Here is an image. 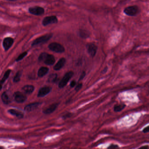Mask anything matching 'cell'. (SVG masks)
<instances>
[{"label": "cell", "mask_w": 149, "mask_h": 149, "mask_svg": "<svg viewBox=\"0 0 149 149\" xmlns=\"http://www.w3.org/2000/svg\"><path fill=\"white\" fill-rule=\"evenodd\" d=\"M38 59L39 61H43L47 65H53L56 61L53 55L48 54L46 52L41 53Z\"/></svg>", "instance_id": "6da1fadb"}, {"label": "cell", "mask_w": 149, "mask_h": 149, "mask_svg": "<svg viewBox=\"0 0 149 149\" xmlns=\"http://www.w3.org/2000/svg\"><path fill=\"white\" fill-rule=\"evenodd\" d=\"M52 36L53 35H52V33H48V34L41 36L33 40L32 43V46H34L37 45L39 44L44 43H46L52 37Z\"/></svg>", "instance_id": "7a4b0ae2"}, {"label": "cell", "mask_w": 149, "mask_h": 149, "mask_svg": "<svg viewBox=\"0 0 149 149\" xmlns=\"http://www.w3.org/2000/svg\"><path fill=\"white\" fill-rule=\"evenodd\" d=\"M48 47L51 50L57 53H62L65 51V48L63 46L56 42L51 43Z\"/></svg>", "instance_id": "3957f363"}, {"label": "cell", "mask_w": 149, "mask_h": 149, "mask_svg": "<svg viewBox=\"0 0 149 149\" xmlns=\"http://www.w3.org/2000/svg\"><path fill=\"white\" fill-rule=\"evenodd\" d=\"M74 75V72L73 71H69L67 72L64 77H63L61 81L59 83V87L61 88H64L68 84V82L70 81L71 77Z\"/></svg>", "instance_id": "277c9868"}, {"label": "cell", "mask_w": 149, "mask_h": 149, "mask_svg": "<svg viewBox=\"0 0 149 149\" xmlns=\"http://www.w3.org/2000/svg\"><path fill=\"white\" fill-rule=\"evenodd\" d=\"M125 13L128 16H134L139 12V8L137 6L127 7L124 10Z\"/></svg>", "instance_id": "5b68a950"}, {"label": "cell", "mask_w": 149, "mask_h": 149, "mask_svg": "<svg viewBox=\"0 0 149 149\" xmlns=\"http://www.w3.org/2000/svg\"><path fill=\"white\" fill-rule=\"evenodd\" d=\"M28 11L31 14L37 15V16L42 15L45 12L44 8H43L42 7L38 6L29 8Z\"/></svg>", "instance_id": "8992f818"}, {"label": "cell", "mask_w": 149, "mask_h": 149, "mask_svg": "<svg viewBox=\"0 0 149 149\" xmlns=\"http://www.w3.org/2000/svg\"><path fill=\"white\" fill-rule=\"evenodd\" d=\"M58 22V19L56 16H46L44 18L42 21V24L43 26H46L50 24H55Z\"/></svg>", "instance_id": "52a82bcc"}, {"label": "cell", "mask_w": 149, "mask_h": 149, "mask_svg": "<svg viewBox=\"0 0 149 149\" xmlns=\"http://www.w3.org/2000/svg\"><path fill=\"white\" fill-rule=\"evenodd\" d=\"M14 40L10 37L5 38L3 41V46L5 51H8L13 44Z\"/></svg>", "instance_id": "ba28073f"}, {"label": "cell", "mask_w": 149, "mask_h": 149, "mask_svg": "<svg viewBox=\"0 0 149 149\" xmlns=\"http://www.w3.org/2000/svg\"><path fill=\"white\" fill-rule=\"evenodd\" d=\"M14 100L19 103H21L26 101L27 98L25 95L19 92H16L14 94Z\"/></svg>", "instance_id": "9c48e42d"}, {"label": "cell", "mask_w": 149, "mask_h": 149, "mask_svg": "<svg viewBox=\"0 0 149 149\" xmlns=\"http://www.w3.org/2000/svg\"><path fill=\"white\" fill-rule=\"evenodd\" d=\"M88 52L89 54L91 57H94L96 55L97 50V46L94 43H90L88 46L87 47Z\"/></svg>", "instance_id": "30bf717a"}, {"label": "cell", "mask_w": 149, "mask_h": 149, "mask_svg": "<svg viewBox=\"0 0 149 149\" xmlns=\"http://www.w3.org/2000/svg\"><path fill=\"white\" fill-rule=\"evenodd\" d=\"M51 88L50 87H44L41 88L38 94V97H43L46 96L51 92Z\"/></svg>", "instance_id": "8fae6325"}, {"label": "cell", "mask_w": 149, "mask_h": 149, "mask_svg": "<svg viewBox=\"0 0 149 149\" xmlns=\"http://www.w3.org/2000/svg\"><path fill=\"white\" fill-rule=\"evenodd\" d=\"M40 105L39 102H34V103H31L30 104L27 105L24 108V110L27 112H30L33 111L35 109H37L38 107Z\"/></svg>", "instance_id": "7c38bea8"}, {"label": "cell", "mask_w": 149, "mask_h": 149, "mask_svg": "<svg viewBox=\"0 0 149 149\" xmlns=\"http://www.w3.org/2000/svg\"><path fill=\"white\" fill-rule=\"evenodd\" d=\"M66 61V59L64 58H61L60 59L57 64L54 66L53 68L54 70H61L65 65Z\"/></svg>", "instance_id": "4fadbf2b"}, {"label": "cell", "mask_w": 149, "mask_h": 149, "mask_svg": "<svg viewBox=\"0 0 149 149\" xmlns=\"http://www.w3.org/2000/svg\"><path fill=\"white\" fill-rule=\"evenodd\" d=\"M8 112L9 113L12 114V115L16 116L19 119H21L24 116V114L22 112L19 111V110H16V109H9L8 111Z\"/></svg>", "instance_id": "5bb4252c"}, {"label": "cell", "mask_w": 149, "mask_h": 149, "mask_svg": "<svg viewBox=\"0 0 149 149\" xmlns=\"http://www.w3.org/2000/svg\"><path fill=\"white\" fill-rule=\"evenodd\" d=\"M58 105L59 104L58 103L52 104L50 107H49V108L44 110V113L46 114H50L52 113L57 109Z\"/></svg>", "instance_id": "9a60e30c"}, {"label": "cell", "mask_w": 149, "mask_h": 149, "mask_svg": "<svg viewBox=\"0 0 149 149\" xmlns=\"http://www.w3.org/2000/svg\"><path fill=\"white\" fill-rule=\"evenodd\" d=\"M22 90L24 92L28 94H31L33 92L35 89L34 86L31 85H25L22 88Z\"/></svg>", "instance_id": "2e32d148"}, {"label": "cell", "mask_w": 149, "mask_h": 149, "mask_svg": "<svg viewBox=\"0 0 149 149\" xmlns=\"http://www.w3.org/2000/svg\"><path fill=\"white\" fill-rule=\"evenodd\" d=\"M49 69L46 67H41L38 72V76L39 77H43L49 72Z\"/></svg>", "instance_id": "e0dca14e"}, {"label": "cell", "mask_w": 149, "mask_h": 149, "mask_svg": "<svg viewBox=\"0 0 149 149\" xmlns=\"http://www.w3.org/2000/svg\"><path fill=\"white\" fill-rule=\"evenodd\" d=\"M1 99H2L3 103H5V104L8 105L10 102L9 97L6 92H4L2 94V95H1Z\"/></svg>", "instance_id": "ac0fdd59"}, {"label": "cell", "mask_w": 149, "mask_h": 149, "mask_svg": "<svg viewBox=\"0 0 149 149\" xmlns=\"http://www.w3.org/2000/svg\"><path fill=\"white\" fill-rule=\"evenodd\" d=\"M58 75L57 74H53L50 75L48 79V81L50 83H54L57 81Z\"/></svg>", "instance_id": "d6986e66"}, {"label": "cell", "mask_w": 149, "mask_h": 149, "mask_svg": "<svg viewBox=\"0 0 149 149\" xmlns=\"http://www.w3.org/2000/svg\"><path fill=\"white\" fill-rule=\"evenodd\" d=\"M126 105L124 104H121V105H116L114 108V110L115 112H120L125 108Z\"/></svg>", "instance_id": "ffe728a7"}, {"label": "cell", "mask_w": 149, "mask_h": 149, "mask_svg": "<svg viewBox=\"0 0 149 149\" xmlns=\"http://www.w3.org/2000/svg\"><path fill=\"white\" fill-rule=\"evenodd\" d=\"M11 72V70H8L6 71L5 74H4V77H3V78H2V80L1 81V82L2 83H5V82L6 81L7 79L8 78Z\"/></svg>", "instance_id": "44dd1931"}, {"label": "cell", "mask_w": 149, "mask_h": 149, "mask_svg": "<svg viewBox=\"0 0 149 149\" xmlns=\"http://www.w3.org/2000/svg\"><path fill=\"white\" fill-rule=\"evenodd\" d=\"M21 71H18L15 77H14L13 81L14 82L17 83L20 81L21 77Z\"/></svg>", "instance_id": "7402d4cb"}, {"label": "cell", "mask_w": 149, "mask_h": 149, "mask_svg": "<svg viewBox=\"0 0 149 149\" xmlns=\"http://www.w3.org/2000/svg\"><path fill=\"white\" fill-rule=\"evenodd\" d=\"M27 52H22V53H21V54L17 57V58L16 59V61H21V59H23L27 55Z\"/></svg>", "instance_id": "603a6c76"}, {"label": "cell", "mask_w": 149, "mask_h": 149, "mask_svg": "<svg viewBox=\"0 0 149 149\" xmlns=\"http://www.w3.org/2000/svg\"><path fill=\"white\" fill-rule=\"evenodd\" d=\"M80 35L82 38H87L89 37L88 32L85 30H82L80 32Z\"/></svg>", "instance_id": "cb8c5ba5"}, {"label": "cell", "mask_w": 149, "mask_h": 149, "mask_svg": "<svg viewBox=\"0 0 149 149\" xmlns=\"http://www.w3.org/2000/svg\"><path fill=\"white\" fill-rule=\"evenodd\" d=\"M82 88V84L81 83H79V84H78L77 85L75 88V91H76V92H78V91H79L81 90Z\"/></svg>", "instance_id": "d4e9b609"}, {"label": "cell", "mask_w": 149, "mask_h": 149, "mask_svg": "<svg viewBox=\"0 0 149 149\" xmlns=\"http://www.w3.org/2000/svg\"><path fill=\"white\" fill-rule=\"evenodd\" d=\"M85 75H86V73H85L84 71H83V72L81 74L80 76V78H79V81H81V80H83L85 77Z\"/></svg>", "instance_id": "484cf974"}, {"label": "cell", "mask_w": 149, "mask_h": 149, "mask_svg": "<svg viewBox=\"0 0 149 149\" xmlns=\"http://www.w3.org/2000/svg\"><path fill=\"white\" fill-rule=\"evenodd\" d=\"M76 84V82L75 81H72L70 83V87H71V88H73V87H74V86H75Z\"/></svg>", "instance_id": "4316f807"}, {"label": "cell", "mask_w": 149, "mask_h": 149, "mask_svg": "<svg viewBox=\"0 0 149 149\" xmlns=\"http://www.w3.org/2000/svg\"><path fill=\"white\" fill-rule=\"evenodd\" d=\"M118 147H119V146L117 145L112 144L109 147H108V148H116Z\"/></svg>", "instance_id": "83f0119b"}, {"label": "cell", "mask_w": 149, "mask_h": 149, "mask_svg": "<svg viewBox=\"0 0 149 149\" xmlns=\"http://www.w3.org/2000/svg\"><path fill=\"white\" fill-rule=\"evenodd\" d=\"M149 126H147V127H146L143 130V132H144V133H147V132H148L149 131Z\"/></svg>", "instance_id": "f1b7e54d"}, {"label": "cell", "mask_w": 149, "mask_h": 149, "mask_svg": "<svg viewBox=\"0 0 149 149\" xmlns=\"http://www.w3.org/2000/svg\"><path fill=\"white\" fill-rule=\"evenodd\" d=\"M71 115H72V114H67V115H64V116H63V117H64V118H66V117H70L71 116Z\"/></svg>", "instance_id": "f546056e"}, {"label": "cell", "mask_w": 149, "mask_h": 149, "mask_svg": "<svg viewBox=\"0 0 149 149\" xmlns=\"http://www.w3.org/2000/svg\"><path fill=\"white\" fill-rule=\"evenodd\" d=\"M2 84H3V83H2L1 82V81H0V91H1V89H2Z\"/></svg>", "instance_id": "4dcf8cb0"}, {"label": "cell", "mask_w": 149, "mask_h": 149, "mask_svg": "<svg viewBox=\"0 0 149 149\" xmlns=\"http://www.w3.org/2000/svg\"><path fill=\"white\" fill-rule=\"evenodd\" d=\"M7 1H16L17 0H7Z\"/></svg>", "instance_id": "1f68e13d"}]
</instances>
